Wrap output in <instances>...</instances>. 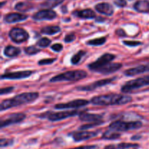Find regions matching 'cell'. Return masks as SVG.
I'll return each instance as SVG.
<instances>
[{
    "label": "cell",
    "instance_id": "obj_1",
    "mask_svg": "<svg viewBox=\"0 0 149 149\" xmlns=\"http://www.w3.org/2000/svg\"><path fill=\"white\" fill-rule=\"evenodd\" d=\"M132 97L130 95L122 94H111L101 95L92 97L91 102L95 106H114V105H125L130 103Z\"/></svg>",
    "mask_w": 149,
    "mask_h": 149
},
{
    "label": "cell",
    "instance_id": "obj_2",
    "mask_svg": "<svg viewBox=\"0 0 149 149\" xmlns=\"http://www.w3.org/2000/svg\"><path fill=\"white\" fill-rule=\"evenodd\" d=\"M39 94L36 92L32 93H24L19 94L10 99L4 100L0 105V110L1 111L10 108L17 107V106H22V105L29 104L33 103L39 97Z\"/></svg>",
    "mask_w": 149,
    "mask_h": 149
},
{
    "label": "cell",
    "instance_id": "obj_3",
    "mask_svg": "<svg viewBox=\"0 0 149 149\" xmlns=\"http://www.w3.org/2000/svg\"><path fill=\"white\" fill-rule=\"evenodd\" d=\"M87 77V73L83 70L68 71L62 74H58L49 79V82H58V81H77L79 80L85 79Z\"/></svg>",
    "mask_w": 149,
    "mask_h": 149
},
{
    "label": "cell",
    "instance_id": "obj_4",
    "mask_svg": "<svg viewBox=\"0 0 149 149\" xmlns=\"http://www.w3.org/2000/svg\"><path fill=\"white\" fill-rule=\"evenodd\" d=\"M143 123L141 121H132V122H124V121H115L109 125L111 130L116 132H127L130 130H138L142 127Z\"/></svg>",
    "mask_w": 149,
    "mask_h": 149
},
{
    "label": "cell",
    "instance_id": "obj_5",
    "mask_svg": "<svg viewBox=\"0 0 149 149\" xmlns=\"http://www.w3.org/2000/svg\"><path fill=\"white\" fill-rule=\"evenodd\" d=\"M149 85V75L144 76L125 83L121 88V92L124 93H132L145 86Z\"/></svg>",
    "mask_w": 149,
    "mask_h": 149
},
{
    "label": "cell",
    "instance_id": "obj_6",
    "mask_svg": "<svg viewBox=\"0 0 149 149\" xmlns=\"http://www.w3.org/2000/svg\"><path fill=\"white\" fill-rule=\"evenodd\" d=\"M78 113V111H65L58 112L47 111L39 115V117L42 118V119L45 118L50 122H57V121H61L63 119H68L69 117H72V116L77 115Z\"/></svg>",
    "mask_w": 149,
    "mask_h": 149
},
{
    "label": "cell",
    "instance_id": "obj_7",
    "mask_svg": "<svg viewBox=\"0 0 149 149\" xmlns=\"http://www.w3.org/2000/svg\"><path fill=\"white\" fill-rule=\"evenodd\" d=\"M116 56L113 54L105 53L102 55L100 58H97L95 61L91 63L88 65V68L92 71L98 72L100 69L106 66L108 64L111 63L113 60L115 59Z\"/></svg>",
    "mask_w": 149,
    "mask_h": 149
},
{
    "label": "cell",
    "instance_id": "obj_8",
    "mask_svg": "<svg viewBox=\"0 0 149 149\" xmlns=\"http://www.w3.org/2000/svg\"><path fill=\"white\" fill-rule=\"evenodd\" d=\"M9 37L15 43L21 44L29 39V34L24 29L13 28L9 32Z\"/></svg>",
    "mask_w": 149,
    "mask_h": 149
},
{
    "label": "cell",
    "instance_id": "obj_9",
    "mask_svg": "<svg viewBox=\"0 0 149 149\" xmlns=\"http://www.w3.org/2000/svg\"><path fill=\"white\" fill-rule=\"evenodd\" d=\"M115 79H116V77L98 80V81H95V82L91 83V84H87V85L79 86V87H77L76 90H79V91H85V92L93 91V90H96V89L99 88V87H103V86L111 84V83L113 82Z\"/></svg>",
    "mask_w": 149,
    "mask_h": 149
},
{
    "label": "cell",
    "instance_id": "obj_10",
    "mask_svg": "<svg viewBox=\"0 0 149 149\" xmlns=\"http://www.w3.org/2000/svg\"><path fill=\"white\" fill-rule=\"evenodd\" d=\"M90 103V101L84 99H77V100H71L68 103H58L55 106L56 109H79V108L84 107Z\"/></svg>",
    "mask_w": 149,
    "mask_h": 149
},
{
    "label": "cell",
    "instance_id": "obj_11",
    "mask_svg": "<svg viewBox=\"0 0 149 149\" xmlns=\"http://www.w3.org/2000/svg\"><path fill=\"white\" fill-rule=\"evenodd\" d=\"M26 118V116L25 113H14L10 114L8 116V117L7 119H5L4 120L1 121V128L6 127H8L10 125H15V124L20 123L21 122H23L25 119Z\"/></svg>",
    "mask_w": 149,
    "mask_h": 149
},
{
    "label": "cell",
    "instance_id": "obj_12",
    "mask_svg": "<svg viewBox=\"0 0 149 149\" xmlns=\"http://www.w3.org/2000/svg\"><path fill=\"white\" fill-rule=\"evenodd\" d=\"M57 17V13L52 10H42L33 15L32 18L37 21L40 20H52Z\"/></svg>",
    "mask_w": 149,
    "mask_h": 149
},
{
    "label": "cell",
    "instance_id": "obj_13",
    "mask_svg": "<svg viewBox=\"0 0 149 149\" xmlns=\"http://www.w3.org/2000/svg\"><path fill=\"white\" fill-rule=\"evenodd\" d=\"M32 74H33V71H29V70L15 71V72H7L1 76V79H26L31 77Z\"/></svg>",
    "mask_w": 149,
    "mask_h": 149
},
{
    "label": "cell",
    "instance_id": "obj_14",
    "mask_svg": "<svg viewBox=\"0 0 149 149\" xmlns=\"http://www.w3.org/2000/svg\"><path fill=\"white\" fill-rule=\"evenodd\" d=\"M98 132H89V131H81V132H74L70 134L76 142H80V141H86L90 138H95L97 136Z\"/></svg>",
    "mask_w": 149,
    "mask_h": 149
},
{
    "label": "cell",
    "instance_id": "obj_15",
    "mask_svg": "<svg viewBox=\"0 0 149 149\" xmlns=\"http://www.w3.org/2000/svg\"><path fill=\"white\" fill-rule=\"evenodd\" d=\"M29 16L26 14L18 13H10L5 15L4 17V22L7 23H15L17 22L26 20Z\"/></svg>",
    "mask_w": 149,
    "mask_h": 149
},
{
    "label": "cell",
    "instance_id": "obj_16",
    "mask_svg": "<svg viewBox=\"0 0 149 149\" xmlns=\"http://www.w3.org/2000/svg\"><path fill=\"white\" fill-rule=\"evenodd\" d=\"M95 9L100 14L107 16L113 15V13H114V9H113V6L110 3L108 2L98 3L95 6Z\"/></svg>",
    "mask_w": 149,
    "mask_h": 149
},
{
    "label": "cell",
    "instance_id": "obj_17",
    "mask_svg": "<svg viewBox=\"0 0 149 149\" xmlns=\"http://www.w3.org/2000/svg\"><path fill=\"white\" fill-rule=\"evenodd\" d=\"M146 72H149V63L145 65H140L137 67L126 70L124 72V74L127 77H133V76L143 74Z\"/></svg>",
    "mask_w": 149,
    "mask_h": 149
},
{
    "label": "cell",
    "instance_id": "obj_18",
    "mask_svg": "<svg viewBox=\"0 0 149 149\" xmlns=\"http://www.w3.org/2000/svg\"><path fill=\"white\" fill-rule=\"evenodd\" d=\"M79 118L81 121L83 122H88L90 123L93 122H97L103 121V116L100 114H97V113H90L87 112L82 111L79 113Z\"/></svg>",
    "mask_w": 149,
    "mask_h": 149
},
{
    "label": "cell",
    "instance_id": "obj_19",
    "mask_svg": "<svg viewBox=\"0 0 149 149\" xmlns=\"http://www.w3.org/2000/svg\"><path fill=\"white\" fill-rule=\"evenodd\" d=\"M75 17L81 19L96 18V14L92 9H84L81 10H76L72 13Z\"/></svg>",
    "mask_w": 149,
    "mask_h": 149
},
{
    "label": "cell",
    "instance_id": "obj_20",
    "mask_svg": "<svg viewBox=\"0 0 149 149\" xmlns=\"http://www.w3.org/2000/svg\"><path fill=\"white\" fill-rule=\"evenodd\" d=\"M140 146L138 143H120L118 144H110L105 146L104 149H139Z\"/></svg>",
    "mask_w": 149,
    "mask_h": 149
},
{
    "label": "cell",
    "instance_id": "obj_21",
    "mask_svg": "<svg viewBox=\"0 0 149 149\" xmlns=\"http://www.w3.org/2000/svg\"><path fill=\"white\" fill-rule=\"evenodd\" d=\"M133 8L138 13H149V1L148 0H138L133 4Z\"/></svg>",
    "mask_w": 149,
    "mask_h": 149
},
{
    "label": "cell",
    "instance_id": "obj_22",
    "mask_svg": "<svg viewBox=\"0 0 149 149\" xmlns=\"http://www.w3.org/2000/svg\"><path fill=\"white\" fill-rule=\"evenodd\" d=\"M122 67V63H111L108 64L106 66L103 67L102 69H100V71H98V73H100V74H113V73L119 71Z\"/></svg>",
    "mask_w": 149,
    "mask_h": 149
},
{
    "label": "cell",
    "instance_id": "obj_23",
    "mask_svg": "<svg viewBox=\"0 0 149 149\" xmlns=\"http://www.w3.org/2000/svg\"><path fill=\"white\" fill-rule=\"evenodd\" d=\"M20 52H21V50H20V48L17 47L11 46V45L5 47L4 49V55L8 58L17 57V55H20Z\"/></svg>",
    "mask_w": 149,
    "mask_h": 149
},
{
    "label": "cell",
    "instance_id": "obj_24",
    "mask_svg": "<svg viewBox=\"0 0 149 149\" xmlns=\"http://www.w3.org/2000/svg\"><path fill=\"white\" fill-rule=\"evenodd\" d=\"M33 8V4L27 1H20L15 5V10L21 13L30 11Z\"/></svg>",
    "mask_w": 149,
    "mask_h": 149
},
{
    "label": "cell",
    "instance_id": "obj_25",
    "mask_svg": "<svg viewBox=\"0 0 149 149\" xmlns=\"http://www.w3.org/2000/svg\"><path fill=\"white\" fill-rule=\"evenodd\" d=\"M64 1L65 0H45L40 4V6L42 8H46L47 10H51V9L58 7V5L62 4Z\"/></svg>",
    "mask_w": 149,
    "mask_h": 149
},
{
    "label": "cell",
    "instance_id": "obj_26",
    "mask_svg": "<svg viewBox=\"0 0 149 149\" xmlns=\"http://www.w3.org/2000/svg\"><path fill=\"white\" fill-rule=\"evenodd\" d=\"M61 29L58 26H47L42 28L41 30V33L47 35H54L61 32Z\"/></svg>",
    "mask_w": 149,
    "mask_h": 149
},
{
    "label": "cell",
    "instance_id": "obj_27",
    "mask_svg": "<svg viewBox=\"0 0 149 149\" xmlns=\"http://www.w3.org/2000/svg\"><path fill=\"white\" fill-rule=\"evenodd\" d=\"M121 136H122V135L118 132L113 130H108L106 131L103 134L101 138L103 140H109V141L111 140V141H113V140L119 139Z\"/></svg>",
    "mask_w": 149,
    "mask_h": 149
},
{
    "label": "cell",
    "instance_id": "obj_28",
    "mask_svg": "<svg viewBox=\"0 0 149 149\" xmlns=\"http://www.w3.org/2000/svg\"><path fill=\"white\" fill-rule=\"evenodd\" d=\"M86 55H87V52H85L84 50H79L77 53L74 54V55L71 57V63L73 65H77V64L81 61V58Z\"/></svg>",
    "mask_w": 149,
    "mask_h": 149
},
{
    "label": "cell",
    "instance_id": "obj_29",
    "mask_svg": "<svg viewBox=\"0 0 149 149\" xmlns=\"http://www.w3.org/2000/svg\"><path fill=\"white\" fill-rule=\"evenodd\" d=\"M106 42V37H100L96 39H90L87 42V45L90 46H101Z\"/></svg>",
    "mask_w": 149,
    "mask_h": 149
},
{
    "label": "cell",
    "instance_id": "obj_30",
    "mask_svg": "<svg viewBox=\"0 0 149 149\" xmlns=\"http://www.w3.org/2000/svg\"><path fill=\"white\" fill-rule=\"evenodd\" d=\"M24 52L25 53L27 54V55H33L40 52L41 49L36 47V46L32 45V46L26 47H24Z\"/></svg>",
    "mask_w": 149,
    "mask_h": 149
},
{
    "label": "cell",
    "instance_id": "obj_31",
    "mask_svg": "<svg viewBox=\"0 0 149 149\" xmlns=\"http://www.w3.org/2000/svg\"><path fill=\"white\" fill-rule=\"evenodd\" d=\"M51 43H52V42H51L50 39H48V38L47 37H42L39 40L37 41V42H36V45L40 47L45 48V47H47L48 46H49Z\"/></svg>",
    "mask_w": 149,
    "mask_h": 149
},
{
    "label": "cell",
    "instance_id": "obj_32",
    "mask_svg": "<svg viewBox=\"0 0 149 149\" xmlns=\"http://www.w3.org/2000/svg\"><path fill=\"white\" fill-rule=\"evenodd\" d=\"M104 123L103 121H100V122H93V123H90V124H87V125H81L79 129L80 130H86L90 129V128H93V127L95 126H98V125H101Z\"/></svg>",
    "mask_w": 149,
    "mask_h": 149
},
{
    "label": "cell",
    "instance_id": "obj_33",
    "mask_svg": "<svg viewBox=\"0 0 149 149\" xmlns=\"http://www.w3.org/2000/svg\"><path fill=\"white\" fill-rule=\"evenodd\" d=\"M14 143V140L10 139V138H1L0 140V146L1 148H4V147H8L12 146Z\"/></svg>",
    "mask_w": 149,
    "mask_h": 149
},
{
    "label": "cell",
    "instance_id": "obj_34",
    "mask_svg": "<svg viewBox=\"0 0 149 149\" xmlns=\"http://www.w3.org/2000/svg\"><path fill=\"white\" fill-rule=\"evenodd\" d=\"M57 61V58H45V59L40 60L38 61V64L39 65H50L53 63L55 61Z\"/></svg>",
    "mask_w": 149,
    "mask_h": 149
},
{
    "label": "cell",
    "instance_id": "obj_35",
    "mask_svg": "<svg viewBox=\"0 0 149 149\" xmlns=\"http://www.w3.org/2000/svg\"><path fill=\"white\" fill-rule=\"evenodd\" d=\"M123 44L126 46L128 47H137L139 45H142V42H139V41H127L125 40L123 41Z\"/></svg>",
    "mask_w": 149,
    "mask_h": 149
},
{
    "label": "cell",
    "instance_id": "obj_36",
    "mask_svg": "<svg viewBox=\"0 0 149 149\" xmlns=\"http://www.w3.org/2000/svg\"><path fill=\"white\" fill-rule=\"evenodd\" d=\"M76 38H77L76 37V35L74 33H68V34L65 35V38H64V42L65 43H70V42H74L76 39Z\"/></svg>",
    "mask_w": 149,
    "mask_h": 149
},
{
    "label": "cell",
    "instance_id": "obj_37",
    "mask_svg": "<svg viewBox=\"0 0 149 149\" xmlns=\"http://www.w3.org/2000/svg\"><path fill=\"white\" fill-rule=\"evenodd\" d=\"M63 46L62 44H60V43H56V44H54L51 46V49L55 52H59L63 50Z\"/></svg>",
    "mask_w": 149,
    "mask_h": 149
},
{
    "label": "cell",
    "instance_id": "obj_38",
    "mask_svg": "<svg viewBox=\"0 0 149 149\" xmlns=\"http://www.w3.org/2000/svg\"><path fill=\"white\" fill-rule=\"evenodd\" d=\"M14 90H15L14 87H5V88H1V90H0V94H1V95L9 94V93H12Z\"/></svg>",
    "mask_w": 149,
    "mask_h": 149
},
{
    "label": "cell",
    "instance_id": "obj_39",
    "mask_svg": "<svg viewBox=\"0 0 149 149\" xmlns=\"http://www.w3.org/2000/svg\"><path fill=\"white\" fill-rule=\"evenodd\" d=\"M113 3H114L115 5L117 6L118 7H120V8L126 7L127 4L126 0H114Z\"/></svg>",
    "mask_w": 149,
    "mask_h": 149
},
{
    "label": "cell",
    "instance_id": "obj_40",
    "mask_svg": "<svg viewBox=\"0 0 149 149\" xmlns=\"http://www.w3.org/2000/svg\"><path fill=\"white\" fill-rule=\"evenodd\" d=\"M70 149H100L98 146L97 145H90V146H84L77 147V148H70Z\"/></svg>",
    "mask_w": 149,
    "mask_h": 149
},
{
    "label": "cell",
    "instance_id": "obj_41",
    "mask_svg": "<svg viewBox=\"0 0 149 149\" xmlns=\"http://www.w3.org/2000/svg\"><path fill=\"white\" fill-rule=\"evenodd\" d=\"M116 35H118V36H127L126 33V32L125 31V30L122 29H117V30L116 31Z\"/></svg>",
    "mask_w": 149,
    "mask_h": 149
},
{
    "label": "cell",
    "instance_id": "obj_42",
    "mask_svg": "<svg viewBox=\"0 0 149 149\" xmlns=\"http://www.w3.org/2000/svg\"><path fill=\"white\" fill-rule=\"evenodd\" d=\"M140 138H141V135H134V136H132V138H131V139L134 141V140H139Z\"/></svg>",
    "mask_w": 149,
    "mask_h": 149
},
{
    "label": "cell",
    "instance_id": "obj_43",
    "mask_svg": "<svg viewBox=\"0 0 149 149\" xmlns=\"http://www.w3.org/2000/svg\"><path fill=\"white\" fill-rule=\"evenodd\" d=\"M5 3H6V1H1V7H2L3 6H4V4H5Z\"/></svg>",
    "mask_w": 149,
    "mask_h": 149
}]
</instances>
